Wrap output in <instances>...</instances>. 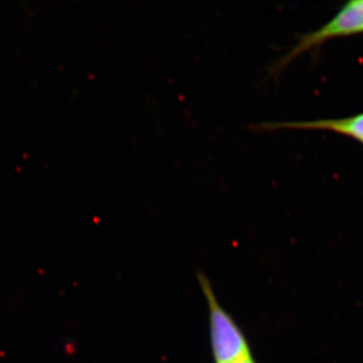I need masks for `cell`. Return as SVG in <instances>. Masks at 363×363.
<instances>
[{"instance_id":"1","label":"cell","mask_w":363,"mask_h":363,"mask_svg":"<svg viewBox=\"0 0 363 363\" xmlns=\"http://www.w3.org/2000/svg\"><path fill=\"white\" fill-rule=\"evenodd\" d=\"M200 286L209 309L210 339L214 363H234L252 357V350L233 317L217 300L209 279L200 274Z\"/></svg>"},{"instance_id":"2","label":"cell","mask_w":363,"mask_h":363,"mask_svg":"<svg viewBox=\"0 0 363 363\" xmlns=\"http://www.w3.org/2000/svg\"><path fill=\"white\" fill-rule=\"evenodd\" d=\"M362 33H363V0H352L346 4L329 23L321 26L319 30L301 35L297 44L269 67V73L274 76L277 75L298 56L306 52L311 51L314 48L319 47L327 40Z\"/></svg>"},{"instance_id":"3","label":"cell","mask_w":363,"mask_h":363,"mask_svg":"<svg viewBox=\"0 0 363 363\" xmlns=\"http://www.w3.org/2000/svg\"><path fill=\"white\" fill-rule=\"evenodd\" d=\"M234 363H257V362H255V360L253 359V357L252 355V357L245 358V359L240 360V362H236Z\"/></svg>"}]
</instances>
